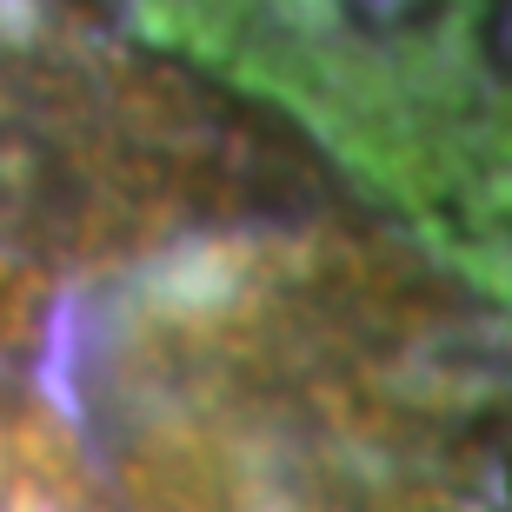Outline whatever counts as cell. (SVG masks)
Returning a JSON list of instances; mask_svg holds the SVG:
<instances>
[{"label": "cell", "instance_id": "cell-1", "mask_svg": "<svg viewBox=\"0 0 512 512\" xmlns=\"http://www.w3.org/2000/svg\"><path fill=\"white\" fill-rule=\"evenodd\" d=\"M200 20L439 260L512 293V0H207Z\"/></svg>", "mask_w": 512, "mask_h": 512}]
</instances>
